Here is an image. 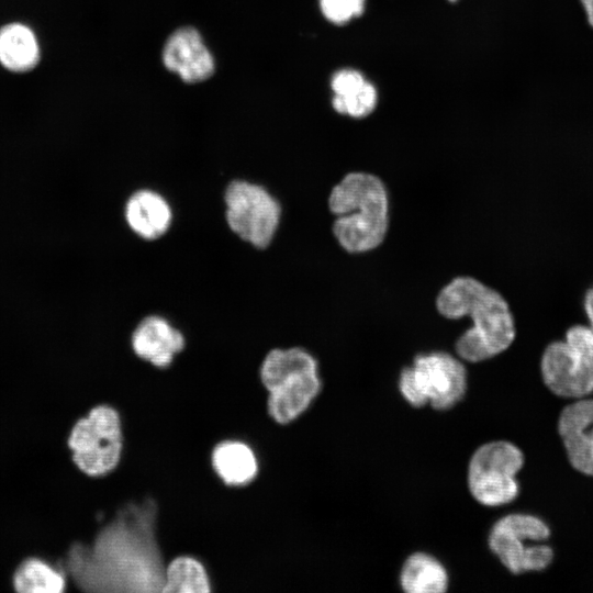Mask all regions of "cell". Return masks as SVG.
<instances>
[{
  "instance_id": "6da1fadb",
  "label": "cell",
  "mask_w": 593,
  "mask_h": 593,
  "mask_svg": "<svg viewBox=\"0 0 593 593\" xmlns=\"http://www.w3.org/2000/svg\"><path fill=\"white\" fill-rule=\"evenodd\" d=\"M156 515L152 499L124 506L91 551H78L83 583L99 591L161 592L165 569L155 537Z\"/></svg>"
},
{
  "instance_id": "7a4b0ae2",
  "label": "cell",
  "mask_w": 593,
  "mask_h": 593,
  "mask_svg": "<svg viewBox=\"0 0 593 593\" xmlns=\"http://www.w3.org/2000/svg\"><path fill=\"white\" fill-rule=\"evenodd\" d=\"M434 305L445 320L470 318L472 325L455 343L456 355L462 361H486L506 351L517 337L508 300L475 277H452L439 288Z\"/></svg>"
},
{
  "instance_id": "3957f363",
  "label": "cell",
  "mask_w": 593,
  "mask_h": 593,
  "mask_svg": "<svg viewBox=\"0 0 593 593\" xmlns=\"http://www.w3.org/2000/svg\"><path fill=\"white\" fill-rule=\"evenodd\" d=\"M327 205L335 216L334 238L347 254H367L387 240L390 197L385 182L378 175L347 172L331 189Z\"/></svg>"
},
{
  "instance_id": "277c9868",
  "label": "cell",
  "mask_w": 593,
  "mask_h": 593,
  "mask_svg": "<svg viewBox=\"0 0 593 593\" xmlns=\"http://www.w3.org/2000/svg\"><path fill=\"white\" fill-rule=\"evenodd\" d=\"M260 379L269 392L268 412L279 424L306 411L322 387L317 360L301 347L270 350L260 367Z\"/></svg>"
},
{
  "instance_id": "5b68a950",
  "label": "cell",
  "mask_w": 593,
  "mask_h": 593,
  "mask_svg": "<svg viewBox=\"0 0 593 593\" xmlns=\"http://www.w3.org/2000/svg\"><path fill=\"white\" fill-rule=\"evenodd\" d=\"M467 369L463 361L444 350L419 353L399 376L398 388L414 407L429 404L435 410H448L463 399L467 391Z\"/></svg>"
},
{
  "instance_id": "8992f818",
  "label": "cell",
  "mask_w": 593,
  "mask_h": 593,
  "mask_svg": "<svg viewBox=\"0 0 593 593\" xmlns=\"http://www.w3.org/2000/svg\"><path fill=\"white\" fill-rule=\"evenodd\" d=\"M540 373L556 395L581 399L593 392V328L586 323L570 325L563 338L553 339L540 357Z\"/></svg>"
},
{
  "instance_id": "52a82bcc",
  "label": "cell",
  "mask_w": 593,
  "mask_h": 593,
  "mask_svg": "<svg viewBox=\"0 0 593 593\" xmlns=\"http://www.w3.org/2000/svg\"><path fill=\"white\" fill-rule=\"evenodd\" d=\"M550 529L539 517L530 514L514 513L496 521L488 537L491 551L512 573L541 571L553 559V551L545 544Z\"/></svg>"
},
{
  "instance_id": "ba28073f",
  "label": "cell",
  "mask_w": 593,
  "mask_h": 593,
  "mask_svg": "<svg viewBox=\"0 0 593 593\" xmlns=\"http://www.w3.org/2000/svg\"><path fill=\"white\" fill-rule=\"evenodd\" d=\"M524 460L522 450L510 441L493 440L481 445L469 460V492L484 506H501L513 502L519 492L516 475Z\"/></svg>"
},
{
  "instance_id": "9c48e42d",
  "label": "cell",
  "mask_w": 593,
  "mask_h": 593,
  "mask_svg": "<svg viewBox=\"0 0 593 593\" xmlns=\"http://www.w3.org/2000/svg\"><path fill=\"white\" fill-rule=\"evenodd\" d=\"M225 220L230 230L253 247L272 242L281 219L279 201L262 186L233 180L224 192Z\"/></svg>"
},
{
  "instance_id": "30bf717a",
  "label": "cell",
  "mask_w": 593,
  "mask_h": 593,
  "mask_svg": "<svg viewBox=\"0 0 593 593\" xmlns=\"http://www.w3.org/2000/svg\"><path fill=\"white\" fill-rule=\"evenodd\" d=\"M69 447L77 467L89 475H102L120 461L123 436L120 415L109 405L93 407L74 426Z\"/></svg>"
},
{
  "instance_id": "8fae6325",
  "label": "cell",
  "mask_w": 593,
  "mask_h": 593,
  "mask_svg": "<svg viewBox=\"0 0 593 593\" xmlns=\"http://www.w3.org/2000/svg\"><path fill=\"white\" fill-rule=\"evenodd\" d=\"M558 432L571 466L593 477V399H577L558 419Z\"/></svg>"
},
{
  "instance_id": "7c38bea8",
  "label": "cell",
  "mask_w": 593,
  "mask_h": 593,
  "mask_svg": "<svg viewBox=\"0 0 593 593\" xmlns=\"http://www.w3.org/2000/svg\"><path fill=\"white\" fill-rule=\"evenodd\" d=\"M163 61L167 69L189 83L205 80L214 71L212 54L200 33L189 26L178 29L168 37Z\"/></svg>"
},
{
  "instance_id": "4fadbf2b",
  "label": "cell",
  "mask_w": 593,
  "mask_h": 593,
  "mask_svg": "<svg viewBox=\"0 0 593 593\" xmlns=\"http://www.w3.org/2000/svg\"><path fill=\"white\" fill-rule=\"evenodd\" d=\"M184 347L182 333L159 315L141 320L132 334V348L156 367H167Z\"/></svg>"
},
{
  "instance_id": "5bb4252c",
  "label": "cell",
  "mask_w": 593,
  "mask_h": 593,
  "mask_svg": "<svg viewBox=\"0 0 593 593\" xmlns=\"http://www.w3.org/2000/svg\"><path fill=\"white\" fill-rule=\"evenodd\" d=\"M124 215L130 228L145 240H155L169 230L172 210L157 191L141 189L126 201Z\"/></svg>"
},
{
  "instance_id": "9a60e30c",
  "label": "cell",
  "mask_w": 593,
  "mask_h": 593,
  "mask_svg": "<svg viewBox=\"0 0 593 593\" xmlns=\"http://www.w3.org/2000/svg\"><path fill=\"white\" fill-rule=\"evenodd\" d=\"M399 580L406 593H444L449 583L444 564L436 557L423 551L414 552L405 559Z\"/></svg>"
},
{
  "instance_id": "2e32d148",
  "label": "cell",
  "mask_w": 593,
  "mask_h": 593,
  "mask_svg": "<svg viewBox=\"0 0 593 593\" xmlns=\"http://www.w3.org/2000/svg\"><path fill=\"white\" fill-rule=\"evenodd\" d=\"M212 466L227 485H245L257 474L258 466L254 451L244 443L226 440L212 452Z\"/></svg>"
},
{
  "instance_id": "e0dca14e",
  "label": "cell",
  "mask_w": 593,
  "mask_h": 593,
  "mask_svg": "<svg viewBox=\"0 0 593 593\" xmlns=\"http://www.w3.org/2000/svg\"><path fill=\"white\" fill-rule=\"evenodd\" d=\"M38 47L34 34L22 24H10L0 30V61L14 71L35 66Z\"/></svg>"
},
{
  "instance_id": "ac0fdd59",
  "label": "cell",
  "mask_w": 593,
  "mask_h": 593,
  "mask_svg": "<svg viewBox=\"0 0 593 593\" xmlns=\"http://www.w3.org/2000/svg\"><path fill=\"white\" fill-rule=\"evenodd\" d=\"M211 591L202 563L188 556L174 559L165 570L164 593H208Z\"/></svg>"
},
{
  "instance_id": "d6986e66",
  "label": "cell",
  "mask_w": 593,
  "mask_h": 593,
  "mask_svg": "<svg viewBox=\"0 0 593 593\" xmlns=\"http://www.w3.org/2000/svg\"><path fill=\"white\" fill-rule=\"evenodd\" d=\"M13 583L19 592L58 593L65 586L61 574L38 559L23 562L14 574Z\"/></svg>"
},
{
  "instance_id": "ffe728a7",
  "label": "cell",
  "mask_w": 593,
  "mask_h": 593,
  "mask_svg": "<svg viewBox=\"0 0 593 593\" xmlns=\"http://www.w3.org/2000/svg\"><path fill=\"white\" fill-rule=\"evenodd\" d=\"M377 104V90L368 81L349 97L334 96L333 107L336 112L353 118H363L370 114Z\"/></svg>"
},
{
  "instance_id": "44dd1931",
  "label": "cell",
  "mask_w": 593,
  "mask_h": 593,
  "mask_svg": "<svg viewBox=\"0 0 593 593\" xmlns=\"http://www.w3.org/2000/svg\"><path fill=\"white\" fill-rule=\"evenodd\" d=\"M323 15L335 24H344L363 12L365 0H320Z\"/></svg>"
},
{
  "instance_id": "7402d4cb",
  "label": "cell",
  "mask_w": 593,
  "mask_h": 593,
  "mask_svg": "<svg viewBox=\"0 0 593 593\" xmlns=\"http://www.w3.org/2000/svg\"><path fill=\"white\" fill-rule=\"evenodd\" d=\"M366 82L359 71L343 69L337 71L332 78V89L335 96L349 97L358 91Z\"/></svg>"
},
{
  "instance_id": "603a6c76",
  "label": "cell",
  "mask_w": 593,
  "mask_h": 593,
  "mask_svg": "<svg viewBox=\"0 0 593 593\" xmlns=\"http://www.w3.org/2000/svg\"><path fill=\"white\" fill-rule=\"evenodd\" d=\"M582 309L586 324L593 328V284L584 291Z\"/></svg>"
},
{
  "instance_id": "cb8c5ba5",
  "label": "cell",
  "mask_w": 593,
  "mask_h": 593,
  "mask_svg": "<svg viewBox=\"0 0 593 593\" xmlns=\"http://www.w3.org/2000/svg\"><path fill=\"white\" fill-rule=\"evenodd\" d=\"M585 11L589 24L593 27V0H580Z\"/></svg>"
},
{
  "instance_id": "d4e9b609",
  "label": "cell",
  "mask_w": 593,
  "mask_h": 593,
  "mask_svg": "<svg viewBox=\"0 0 593 593\" xmlns=\"http://www.w3.org/2000/svg\"><path fill=\"white\" fill-rule=\"evenodd\" d=\"M449 1L454 2V1H456V0H449Z\"/></svg>"
}]
</instances>
